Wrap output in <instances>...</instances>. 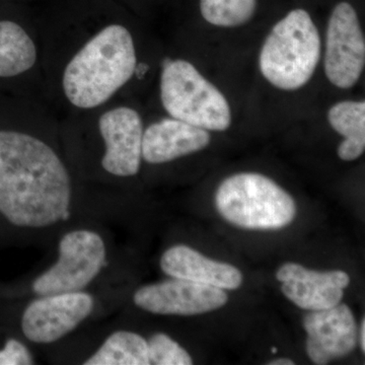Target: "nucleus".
<instances>
[{"mask_svg": "<svg viewBox=\"0 0 365 365\" xmlns=\"http://www.w3.org/2000/svg\"><path fill=\"white\" fill-rule=\"evenodd\" d=\"M160 100L170 117L205 130L225 131L232 123L230 104L196 67L186 60H165Z\"/></svg>", "mask_w": 365, "mask_h": 365, "instance_id": "obj_5", "label": "nucleus"}, {"mask_svg": "<svg viewBox=\"0 0 365 365\" xmlns=\"http://www.w3.org/2000/svg\"><path fill=\"white\" fill-rule=\"evenodd\" d=\"M269 365H294L292 360L288 359H274L272 361L269 362Z\"/></svg>", "mask_w": 365, "mask_h": 365, "instance_id": "obj_22", "label": "nucleus"}, {"mask_svg": "<svg viewBox=\"0 0 365 365\" xmlns=\"http://www.w3.org/2000/svg\"><path fill=\"white\" fill-rule=\"evenodd\" d=\"M133 300L150 313L195 316L220 309L228 297L220 288L174 278L139 288Z\"/></svg>", "mask_w": 365, "mask_h": 365, "instance_id": "obj_9", "label": "nucleus"}, {"mask_svg": "<svg viewBox=\"0 0 365 365\" xmlns=\"http://www.w3.org/2000/svg\"><path fill=\"white\" fill-rule=\"evenodd\" d=\"M163 272L177 279L188 280L199 284L234 290L242 285V275L239 269L210 260L190 247H172L160 259Z\"/></svg>", "mask_w": 365, "mask_h": 365, "instance_id": "obj_14", "label": "nucleus"}, {"mask_svg": "<svg viewBox=\"0 0 365 365\" xmlns=\"http://www.w3.org/2000/svg\"><path fill=\"white\" fill-rule=\"evenodd\" d=\"M37 61V47L20 25L0 21V78H11L30 71Z\"/></svg>", "mask_w": 365, "mask_h": 365, "instance_id": "obj_16", "label": "nucleus"}, {"mask_svg": "<svg viewBox=\"0 0 365 365\" xmlns=\"http://www.w3.org/2000/svg\"><path fill=\"white\" fill-rule=\"evenodd\" d=\"M102 237L91 230H73L62 237L59 259L33 283V292L43 295L81 292L106 265Z\"/></svg>", "mask_w": 365, "mask_h": 365, "instance_id": "obj_6", "label": "nucleus"}, {"mask_svg": "<svg viewBox=\"0 0 365 365\" xmlns=\"http://www.w3.org/2000/svg\"><path fill=\"white\" fill-rule=\"evenodd\" d=\"M329 123L344 140L338 148V155L345 162L361 157L365 150V102L343 101L328 113Z\"/></svg>", "mask_w": 365, "mask_h": 365, "instance_id": "obj_15", "label": "nucleus"}, {"mask_svg": "<svg viewBox=\"0 0 365 365\" xmlns=\"http://www.w3.org/2000/svg\"><path fill=\"white\" fill-rule=\"evenodd\" d=\"M319 57L318 29L307 11L297 9L273 26L262 47L259 66L271 85L295 91L309 83Z\"/></svg>", "mask_w": 365, "mask_h": 365, "instance_id": "obj_3", "label": "nucleus"}, {"mask_svg": "<svg viewBox=\"0 0 365 365\" xmlns=\"http://www.w3.org/2000/svg\"><path fill=\"white\" fill-rule=\"evenodd\" d=\"M86 365H150L148 341L138 334L118 331L103 343Z\"/></svg>", "mask_w": 365, "mask_h": 365, "instance_id": "obj_17", "label": "nucleus"}, {"mask_svg": "<svg viewBox=\"0 0 365 365\" xmlns=\"http://www.w3.org/2000/svg\"><path fill=\"white\" fill-rule=\"evenodd\" d=\"M276 277L282 283V294L307 311H322L337 306L350 283L349 275L344 271L318 272L295 263L281 266Z\"/></svg>", "mask_w": 365, "mask_h": 365, "instance_id": "obj_12", "label": "nucleus"}, {"mask_svg": "<svg viewBox=\"0 0 365 365\" xmlns=\"http://www.w3.org/2000/svg\"><path fill=\"white\" fill-rule=\"evenodd\" d=\"M93 307V297L83 290L43 295L26 307L21 329L32 342L49 344L74 330Z\"/></svg>", "mask_w": 365, "mask_h": 365, "instance_id": "obj_8", "label": "nucleus"}, {"mask_svg": "<svg viewBox=\"0 0 365 365\" xmlns=\"http://www.w3.org/2000/svg\"><path fill=\"white\" fill-rule=\"evenodd\" d=\"M106 150L103 168L117 177L135 176L143 160V123L139 113L129 107L105 112L98 122Z\"/></svg>", "mask_w": 365, "mask_h": 365, "instance_id": "obj_10", "label": "nucleus"}, {"mask_svg": "<svg viewBox=\"0 0 365 365\" xmlns=\"http://www.w3.org/2000/svg\"><path fill=\"white\" fill-rule=\"evenodd\" d=\"M148 345L150 364H193L189 353L165 334H155L148 341Z\"/></svg>", "mask_w": 365, "mask_h": 365, "instance_id": "obj_19", "label": "nucleus"}, {"mask_svg": "<svg viewBox=\"0 0 365 365\" xmlns=\"http://www.w3.org/2000/svg\"><path fill=\"white\" fill-rule=\"evenodd\" d=\"M359 343L362 351H365V321H362L359 330Z\"/></svg>", "mask_w": 365, "mask_h": 365, "instance_id": "obj_21", "label": "nucleus"}, {"mask_svg": "<svg viewBox=\"0 0 365 365\" xmlns=\"http://www.w3.org/2000/svg\"><path fill=\"white\" fill-rule=\"evenodd\" d=\"M365 64V41L356 11L348 2L335 6L326 35L325 72L337 88L356 85Z\"/></svg>", "mask_w": 365, "mask_h": 365, "instance_id": "obj_7", "label": "nucleus"}, {"mask_svg": "<svg viewBox=\"0 0 365 365\" xmlns=\"http://www.w3.org/2000/svg\"><path fill=\"white\" fill-rule=\"evenodd\" d=\"M136 68L131 33L118 24L105 26L67 63L62 78L64 95L74 107L93 109L123 88Z\"/></svg>", "mask_w": 365, "mask_h": 365, "instance_id": "obj_2", "label": "nucleus"}, {"mask_svg": "<svg viewBox=\"0 0 365 365\" xmlns=\"http://www.w3.org/2000/svg\"><path fill=\"white\" fill-rule=\"evenodd\" d=\"M210 143L208 130L175 118L151 124L143 132V158L158 165L204 150Z\"/></svg>", "mask_w": 365, "mask_h": 365, "instance_id": "obj_13", "label": "nucleus"}, {"mask_svg": "<svg viewBox=\"0 0 365 365\" xmlns=\"http://www.w3.org/2000/svg\"><path fill=\"white\" fill-rule=\"evenodd\" d=\"M306 349L314 364L324 365L350 354L357 344V326L347 304L311 311L304 318Z\"/></svg>", "mask_w": 365, "mask_h": 365, "instance_id": "obj_11", "label": "nucleus"}, {"mask_svg": "<svg viewBox=\"0 0 365 365\" xmlns=\"http://www.w3.org/2000/svg\"><path fill=\"white\" fill-rule=\"evenodd\" d=\"M68 170L47 143L0 130V213L13 225L40 228L71 215Z\"/></svg>", "mask_w": 365, "mask_h": 365, "instance_id": "obj_1", "label": "nucleus"}, {"mask_svg": "<svg viewBox=\"0 0 365 365\" xmlns=\"http://www.w3.org/2000/svg\"><path fill=\"white\" fill-rule=\"evenodd\" d=\"M256 7L257 0H200L204 20L222 28L248 23L253 18Z\"/></svg>", "mask_w": 365, "mask_h": 365, "instance_id": "obj_18", "label": "nucleus"}, {"mask_svg": "<svg viewBox=\"0 0 365 365\" xmlns=\"http://www.w3.org/2000/svg\"><path fill=\"white\" fill-rule=\"evenodd\" d=\"M33 364L32 355L20 341L9 339L0 350V365Z\"/></svg>", "mask_w": 365, "mask_h": 365, "instance_id": "obj_20", "label": "nucleus"}, {"mask_svg": "<svg viewBox=\"0 0 365 365\" xmlns=\"http://www.w3.org/2000/svg\"><path fill=\"white\" fill-rule=\"evenodd\" d=\"M215 205L227 222L245 230H280L297 215L294 198L273 180L256 173L225 179L216 191Z\"/></svg>", "mask_w": 365, "mask_h": 365, "instance_id": "obj_4", "label": "nucleus"}, {"mask_svg": "<svg viewBox=\"0 0 365 365\" xmlns=\"http://www.w3.org/2000/svg\"><path fill=\"white\" fill-rule=\"evenodd\" d=\"M271 350H272L273 353L277 352V348L273 347L272 349H271Z\"/></svg>", "mask_w": 365, "mask_h": 365, "instance_id": "obj_23", "label": "nucleus"}]
</instances>
